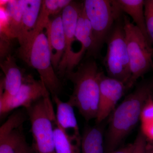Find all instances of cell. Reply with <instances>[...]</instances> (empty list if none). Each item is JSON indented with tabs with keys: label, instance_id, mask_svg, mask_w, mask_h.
Listing matches in <instances>:
<instances>
[{
	"label": "cell",
	"instance_id": "obj_22",
	"mask_svg": "<svg viewBox=\"0 0 153 153\" xmlns=\"http://www.w3.org/2000/svg\"><path fill=\"white\" fill-rule=\"evenodd\" d=\"M144 13L148 36L153 44V0L144 1Z\"/></svg>",
	"mask_w": 153,
	"mask_h": 153
},
{
	"label": "cell",
	"instance_id": "obj_16",
	"mask_svg": "<svg viewBox=\"0 0 153 153\" xmlns=\"http://www.w3.org/2000/svg\"><path fill=\"white\" fill-rule=\"evenodd\" d=\"M52 97L56 104V121L60 127L69 136L81 137L74 107L68 102L62 101L58 95L52 96Z\"/></svg>",
	"mask_w": 153,
	"mask_h": 153
},
{
	"label": "cell",
	"instance_id": "obj_6",
	"mask_svg": "<svg viewBox=\"0 0 153 153\" xmlns=\"http://www.w3.org/2000/svg\"><path fill=\"white\" fill-rule=\"evenodd\" d=\"M123 14L117 19L107 38L106 53L103 63L107 76L123 82L127 88L131 73L124 28Z\"/></svg>",
	"mask_w": 153,
	"mask_h": 153
},
{
	"label": "cell",
	"instance_id": "obj_15",
	"mask_svg": "<svg viewBox=\"0 0 153 153\" xmlns=\"http://www.w3.org/2000/svg\"><path fill=\"white\" fill-rule=\"evenodd\" d=\"M52 65L57 69L64 55L66 47L65 34L61 15L50 20L46 28Z\"/></svg>",
	"mask_w": 153,
	"mask_h": 153
},
{
	"label": "cell",
	"instance_id": "obj_27",
	"mask_svg": "<svg viewBox=\"0 0 153 153\" xmlns=\"http://www.w3.org/2000/svg\"><path fill=\"white\" fill-rule=\"evenodd\" d=\"M17 153H35L32 147L29 146L26 140L22 144Z\"/></svg>",
	"mask_w": 153,
	"mask_h": 153
},
{
	"label": "cell",
	"instance_id": "obj_9",
	"mask_svg": "<svg viewBox=\"0 0 153 153\" xmlns=\"http://www.w3.org/2000/svg\"><path fill=\"white\" fill-rule=\"evenodd\" d=\"M25 108L16 111L0 128V153H17L26 138L23 126L27 118Z\"/></svg>",
	"mask_w": 153,
	"mask_h": 153
},
{
	"label": "cell",
	"instance_id": "obj_13",
	"mask_svg": "<svg viewBox=\"0 0 153 153\" xmlns=\"http://www.w3.org/2000/svg\"><path fill=\"white\" fill-rule=\"evenodd\" d=\"M4 77L1 80L0 102L10 99L19 91L25 75L10 55H8L1 63Z\"/></svg>",
	"mask_w": 153,
	"mask_h": 153
},
{
	"label": "cell",
	"instance_id": "obj_3",
	"mask_svg": "<svg viewBox=\"0 0 153 153\" xmlns=\"http://www.w3.org/2000/svg\"><path fill=\"white\" fill-rule=\"evenodd\" d=\"M83 4L93 36L92 48L86 56L97 58L115 22L123 13L116 0H85Z\"/></svg>",
	"mask_w": 153,
	"mask_h": 153
},
{
	"label": "cell",
	"instance_id": "obj_26",
	"mask_svg": "<svg viewBox=\"0 0 153 153\" xmlns=\"http://www.w3.org/2000/svg\"><path fill=\"white\" fill-rule=\"evenodd\" d=\"M134 147V143L128 144L123 147L118 149L115 150L105 153H132Z\"/></svg>",
	"mask_w": 153,
	"mask_h": 153
},
{
	"label": "cell",
	"instance_id": "obj_25",
	"mask_svg": "<svg viewBox=\"0 0 153 153\" xmlns=\"http://www.w3.org/2000/svg\"><path fill=\"white\" fill-rule=\"evenodd\" d=\"M148 140L153 142V119L141 123V130Z\"/></svg>",
	"mask_w": 153,
	"mask_h": 153
},
{
	"label": "cell",
	"instance_id": "obj_12",
	"mask_svg": "<svg viewBox=\"0 0 153 153\" xmlns=\"http://www.w3.org/2000/svg\"><path fill=\"white\" fill-rule=\"evenodd\" d=\"M43 1L26 0L21 29L18 39L20 47L19 55L22 59L31 47L33 35L41 11Z\"/></svg>",
	"mask_w": 153,
	"mask_h": 153
},
{
	"label": "cell",
	"instance_id": "obj_2",
	"mask_svg": "<svg viewBox=\"0 0 153 153\" xmlns=\"http://www.w3.org/2000/svg\"><path fill=\"white\" fill-rule=\"evenodd\" d=\"M103 71L92 58L82 62L65 76L73 85V92L67 101L76 107L87 121L96 119L98 111L100 84Z\"/></svg>",
	"mask_w": 153,
	"mask_h": 153
},
{
	"label": "cell",
	"instance_id": "obj_14",
	"mask_svg": "<svg viewBox=\"0 0 153 153\" xmlns=\"http://www.w3.org/2000/svg\"><path fill=\"white\" fill-rule=\"evenodd\" d=\"M75 38L81 44L80 50L75 52L69 64L68 71H72L75 66L79 64L83 55L87 51L89 53L93 43V36L90 22L85 14L83 2L78 17L75 34Z\"/></svg>",
	"mask_w": 153,
	"mask_h": 153
},
{
	"label": "cell",
	"instance_id": "obj_28",
	"mask_svg": "<svg viewBox=\"0 0 153 153\" xmlns=\"http://www.w3.org/2000/svg\"><path fill=\"white\" fill-rule=\"evenodd\" d=\"M146 153H153V142L147 140L146 147Z\"/></svg>",
	"mask_w": 153,
	"mask_h": 153
},
{
	"label": "cell",
	"instance_id": "obj_17",
	"mask_svg": "<svg viewBox=\"0 0 153 153\" xmlns=\"http://www.w3.org/2000/svg\"><path fill=\"white\" fill-rule=\"evenodd\" d=\"M116 2L121 11L131 17L133 23L140 30L147 41L152 44L148 35L146 26L144 1L116 0Z\"/></svg>",
	"mask_w": 153,
	"mask_h": 153
},
{
	"label": "cell",
	"instance_id": "obj_7",
	"mask_svg": "<svg viewBox=\"0 0 153 153\" xmlns=\"http://www.w3.org/2000/svg\"><path fill=\"white\" fill-rule=\"evenodd\" d=\"M22 60L38 71L40 79L52 96L58 95L62 89V84L52 65L48 38L44 31L36 36Z\"/></svg>",
	"mask_w": 153,
	"mask_h": 153
},
{
	"label": "cell",
	"instance_id": "obj_11",
	"mask_svg": "<svg viewBox=\"0 0 153 153\" xmlns=\"http://www.w3.org/2000/svg\"><path fill=\"white\" fill-rule=\"evenodd\" d=\"M82 3L72 1L62 11V21L65 34L66 47L62 60L57 69V74L61 76H65L74 52L72 45L76 40L75 34L78 17Z\"/></svg>",
	"mask_w": 153,
	"mask_h": 153
},
{
	"label": "cell",
	"instance_id": "obj_1",
	"mask_svg": "<svg viewBox=\"0 0 153 153\" xmlns=\"http://www.w3.org/2000/svg\"><path fill=\"white\" fill-rule=\"evenodd\" d=\"M153 94V75L138 82L133 91L113 113L107 131L105 149L109 152L117 149L136 126L146 102Z\"/></svg>",
	"mask_w": 153,
	"mask_h": 153
},
{
	"label": "cell",
	"instance_id": "obj_21",
	"mask_svg": "<svg viewBox=\"0 0 153 153\" xmlns=\"http://www.w3.org/2000/svg\"><path fill=\"white\" fill-rule=\"evenodd\" d=\"M71 0H44L42 6L50 16L57 15L69 5Z\"/></svg>",
	"mask_w": 153,
	"mask_h": 153
},
{
	"label": "cell",
	"instance_id": "obj_8",
	"mask_svg": "<svg viewBox=\"0 0 153 153\" xmlns=\"http://www.w3.org/2000/svg\"><path fill=\"white\" fill-rule=\"evenodd\" d=\"M49 94L42 80H36L31 75H25L23 83L16 94L7 101L0 102L1 117L18 108L27 109Z\"/></svg>",
	"mask_w": 153,
	"mask_h": 153
},
{
	"label": "cell",
	"instance_id": "obj_5",
	"mask_svg": "<svg viewBox=\"0 0 153 153\" xmlns=\"http://www.w3.org/2000/svg\"><path fill=\"white\" fill-rule=\"evenodd\" d=\"M123 19L131 73L127 86L128 91L139 78L153 71V48L128 16L123 14Z\"/></svg>",
	"mask_w": 153,
	"mask_h": 153
},
{
	"label": "cell",
	"instance_id": "obj_18",
	"mask_svg": "<svg viewBox=\"0 0 153 153\" xmlns=\"http://www.w3.org/2000/svg\"><path fill=\"white\" fill-rule=\"evenodd\" d=\"M99 125L84 129L81 135V153H105L103 130Z\"/></svg>",
	"mask_w": 153,
	"mask_h": 153
},
{
	"label": "cell",
	"instance_id": "obj_20",
	"mask_svg": "<svg viewBox=\"0 0 153 153\" xmlns=\"http://www.w3.org/2000/svg\"><path fill=\"white\" fill-rule=\"evenodd\" d=\"M26 0L9 1L6 6L8 15L10 33L11 38H18L25 10Z\"/></svg>",
	"mask_w": 153,
	"mask_h": 153
},
{
	"label": "cell",
	"instance_id": "obj_10",
	"mask_svg": "<svg viewBox=\"0 0 153 153\" xmlns=\"http://www.w3.org/2000/svg\"><path fill=\"white\" fill-rule=\"evenodd\" d=\"M127 91L124 83L103 74L100 84V96L96 123L99 124L115 109L116 105Z\"/></svg>",
	"mask_w": 153,
	"mask_h": 153
},
{
	"label": "cell",
	"instance_id": "obj_24",
	"mask_svg": "<svg viewBox=\"0 0 153 153\" xmlns=\"http://www.w3.org/2000/svg\"><path fill=\"white\" fill-rule=\"evenodd\" d=\"M147 143V139L142 132L140 131L134 143V147L132 153H146Z\"/></svg>",
	"mask_w": 153,
	"mask_h": 153
},
{
	"label": "cell",
	"instance_id": "obj_19",
	"mask_svg": "<svg viewBox=\"0 0 153 153\" xmlns=\"http://www.w3.org/2000/svg\"><path fill=\"white\" fill-rule=\"evenodd\" d=\"M54 139L56 153H81V137L67 135L54 120Z\"/></svg>",
	"mask_w": 153,
	"mask_h": 153
},
{
	"label": "cell",
	"instance_id": "obj_23",
	"mask_svg": "<svg viewBox=\"0 0 153 153\" xmlns=\"http://www.w3.org/2000/svg\"><path fill=\"white\" fill-rule=\"evenodd\" d=\"M153 119V99L151 95L146 102L141 114V122Z\"/></svg>",
	"mask_w": 153,
	"mask_h": 153
},
{
	"label": "cell",
	"instance_id": "obj_4",
	"mask_svg": "<svg viewBox=\"0 0 153 153\" xmlns=\"http://www.w3.org/2000/svg\"><path fill=\"white\" fill-rule=\"evenodd\" d=\"M50 94L26 109L31 123V147L35 153H56L54 139L56 116Z\"/></svg>",
	"mask_w": 153,
	"mask_h": 153
},
{
	"label": "cell",
	"instance_id": "obj_29",
	"mask_svg": "<svg viewBox=\"0 0 153 153\" xmlns=\"http://www.w3.org/2000/svg\"><path fill=\"white\" fill-rule=\"evenodd\" d=\"M152 98L153 99V94H152Z\"/></svg>",
	"mask_w": 153,
	"mask_h": 153
}]
</instances>
